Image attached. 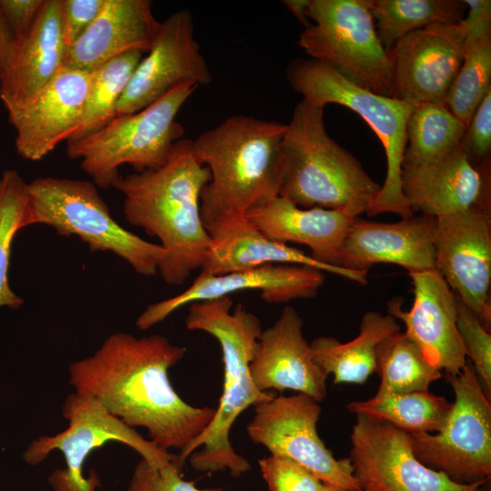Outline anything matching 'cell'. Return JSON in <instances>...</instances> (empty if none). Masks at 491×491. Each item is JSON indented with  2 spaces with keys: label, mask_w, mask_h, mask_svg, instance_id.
<instances>
[{
  "label": "cell",
  "mask_w": 491,
  "mask_h": 491,
  "mask_svg": "<svg viewBox=\"0 0 491 491\" xmlns=\"http://www.w3.org/2000/svg\"><path fill=\"white\" fill-rule=\"evenodd\" d=\"M464 3L468 7L466 16L462 19L466 32L491 28L490 0H464Z\"/></svg>",
  "instance_id": "obj_41"
},
{
  "label": "cell",
  "mask_w": 491,
  "mask_h": 491,
  "mask_svg": "<svg viewBox=\"0 0 491 491\" xmlns=\"http://www.w3.org/2000/svg\"><path fill=\"white\" fill-rule=\"evenodd\" d=\"M269 491H320L323 484L296 462L270 455L258 461Z\"/></svg>",
  "instance_id": "obj_36"
},
{
  "label": "cell",
  "mask_w": 491,
  "mask_h": 491,
  "mask_svg": "<svg viewBox=\"0 0 491 491\" xmlns=\"http://www.w3.org/2000/svg\"><path fill=\"white\" fill-rule=\"evenodd\" d=\"M323 112L305 100L296 105L281 143L279 195L303 208L339 209L357 217L381 185L328 135Z\"/></svg>",
  "instance_id": "obj_5"
},
{
  "label": "cell",
  "mask_w": 491,
  "mask_h": 491,
  "mask_svg": "<svg viewBox=\"0 0 491 491\" xmlns=\"http://www.w3.org/2000/svg\"><path fill=\"white\" fill-rule=\"evenodd\" d=\"M325 279V272L317 268L287 264H270L221 275L201 271L182 293L149 305L137 317L135 326L146 330L184 306L226 297L239 291H260L261 299L268 304L309 299L316 296Z\"/></svg>",
  "instance_id": "obj_17"
},
{
  "label": "cell",
  "mask_w": 491,
  "mask_h": 491,
  "mask_svg": "<svg viewBox=\"0 0 491 491\" xmlns=\"http://www.w3.org/2000/svg\"><path fill=\"white\" fill-rule=\"evenodd\" d=\"M414 300L405 311L400 298L387 303V313L401 320L405 333L428 362L447 375L466 365V354L456 326V297L436 268L410 272Z\"/></svg>",
  "instance_id": "obj_18"
},
{
  "label": "cell",
  "mask_w": 491,
  "mask_h": 491,
  "mask_svg": "<svg viewBox=\"0 0 491 491\" xmlns=\"http://www.w3.org/2000/svg\"><path fill=\"white\" fill-rule=\"evenodd\" d=\"M466 30L456 24H433L411 32L386 51L393 97L411 105H446L463 62Z\"/></svg>",
  "instance_id": "obj_16"
},
{
  "label": "cell",
  "mask_w": 491,
  "mask_h": 491,
  "mask_svg": "<svg viewBox=\"0 0 491 491\" xmlns=\"http://www.w3.org/2000/svg\"><path fill=\"white\" fill-rule=\"evenodd\" d=\"M30 225L28 184L16 170L0 177V307L18 309L24 303L8 283L12 242L15 234Z\"/></svg>",
  "instance_id": "obj_34"
},
{
  "label": "cell",
  "mask_w": 491,
  "mask_h": 491,
  "mask_svg": "<svg viewBox=\"0 0 491 491\" xmlns=\"http://www.w3.org/2000/svg\"><path fill=\"white\" fill-rule=\"evenodd\" d=\"M348 457L362 491H479L485 482L461 484L416 456L412 439L392 424L356 414Z\"/></svg>",
  "instance_id": "obj_13"
},
{
  "label": "cell",
  "mask_w": 491,
  "mask_h": 491,
  "mask_svg": "<svg viewBox=\"0 0 491 491\" xmlns=\"http://www.w3.org/2000/svg\"><path fill=\"white\" fill-rule=\"evenodd\" d=\"M376 372L381 377L378 394L426 392L441 377V371L432 366L419 346L401 331L378 345Z\"/></svg>",
  "instance_id": "obj_31"
},
{
  "label": "cell",
  "mask_w": 491,
  "mask_h": 491,
  "mask_svg": "<svg viewBox=\"0 0 491 491\" xmlns=\"http://www.w3.org/2000/svg\"><path fill=\"white\" fill-rule=\"evenodd\" d=\"M401 186L413 213L438 217L490 208V167H475L462 147L435 163L402 166Z\"/></svg>",
  "instance_id": "obj_23"
},
{
  "label": "cell",
  "mask_w": 491,
  "mask_h": 491,
  "mask_svg": "<svg viewBox=\"0 0 491 491\" xmlns=\"http://www.w3.org/2000/svg\"><path fill=\"white\" fill-rule=\"evenodd\" d=\"M197 87L179 85L136 113L116 115L96 132L66 142L67 155L79 160L101 188L113 185L121 165H129L136 173L161 166L184 135L175 116Z\"/></svg>",
  "instance_id": "obj_7"
},
{
  "label": "cell",
  "mask_w": 491,
  "mask_h": 491,
  "mask_svg": "<svg viewBox=\"0 0 491 491\" xmlns=\"http://www.w3.org/2000/svg\"><path fill=\"white\" fill-rule=\"evenodd\" d=\"M16 43L15 34L0 6V77L15 52Z\"/></svg>",
  "instance_id": "obj_42"
},
{
  "label": "cell",
  "mask_w": 491,
  "mask_h": 491,
  "mask_svg": "<svg viewBox=\"0 0 491 491\" xmlns=\"http://www.w3.org/2000/svg\"><path fill=\"white\" fill-rule=\"evenodd\" d=\"M159 25L152 1L105 0L96 18L67 49L64 66L90 73L125 53H148Z\"/></svg>",
  "instance_id": "obj_25"
},
{
  "label": "cell",
  "mask_w": 491,
  "mask_h": 491,
  "mask_svg": "<svg viewBox=\"0 0 491 491\" xmlns=\"http://www.w3.org/2000/svg\"><path fill=\"white\" fill-rule=\"evenodd\" d=\"M491 90V28L466 32L463 62L448 91L446 105L467 128Z\"/></svg>",
  "instance_id": "obj_32"
},
{
  "label": "cell",
  "mask_w": 491,
  "mask_h": 491,
  "mask_svg": "<svg viewBox=\"0 0 491 491\" xmlns=\"http://www.w3.org/2000/svg\"><path fill=\"white\" fill-rule=\"evenodd\" d=\"M435 268L489 330L491 323L490 208L473 206L436 217Z\"/></svg>",
  "instance_id": "obj_14"
},
{
  "label": "cell",
  "mask_w": 491,
  "mask_h": 491,
  "mask_svg": "<svg viewBox=\"0 0 491 491\" xmlns=\"http://www.w3.org/2000/svg\"><path fill=\"white\" fill-rule=\"evenodd\" d=\"M286 77L303 100L323 108L334 103L355 111L380 139L386 156V175L366 215L394 213L401 218L412 216L414 213L402 192L401 169L406 147V125L414 105L364 89L329 64L314 58L291 62Z\"/></svg>",
  "instance_id": "obj_6"
},
{
  "label": "cell",
  "mask_w": 491,
  "mask_h": 491,
  "mask_svg": "<svg viewBox=\"0 0 491 491\" xmlns=\"http://www.w3.org/2000/svg\"><path fill=\"white\" fill-rule=\"evenodd\" d=\"M302 327L297 311L286 306L277 320L262 331L249 372L259 391L289 389L320 403L326 395L328 376L315 362Z\"/></svg>",
  "instance_id": "obj_19"
},
{
  "label": "cell",
  "mask_w": 491,
  "mask_h": 491,
  "mask_svg": "<svg viewBox=\"0 0 491 491\" xmlns=\"http://www.w3.org/2000/svg\"><path fill=\"white\" fill-rule=\"evenodd\" d=\"M182 466L177 455L166 466L156 468L145 460L136 465L126 491H221L222 489H199L193 481L182 476Z\"/></svg>",
  "instance_id": "obj_37"
},
{
  "label": "cell",
  "mask_w": 491,
  "mask_h": 491,
  "mask_svg": "<svg viewBox=\"0 0 491 491\" xmlns=\"http://www.w3.org/2000/svg\"><path fill=\"white\" fill-rule=\"evenodd\" d=\"M462 150L476 168L490 167L491 90L483 98L466 130Z\"/></svg>",
  "instance_id": "obj_38"
},
{
  "label": "cell",
  "mask_w": 491,
  "mask_h": 491,
  "mask_svg": "<svg viewBox=\"0 0 491 491\" xmlns=\"http://www.w3.org/2000/svg\"><path fill=\"white\" fill-rule=\"evenodd\" d=\"M455 401L442 427L410 434L417 459L461 484L486 482L491 475V405L476 371L466 365L446 374Z\"/></svg>",
  "instance_id": "obj_11"
},
{
  "label": "cell",
  "mask_w": 491,
  "mask_h": 491,
  "mask_svg": "<svg viewBox=\"0 0 491 491\" xmlns=\"http://www.w3.org/2000/svg\"><path fill=\"white\" fill-rule=\"evenodd\" d=\"M142 58L141 52H128L90 72L82 123L67 142L96 132L115 117L116 104Z\"/></svg>",
  "instance_id": "obj_33"
},
{
  "label": "cell",
  "mask_w": 491,
  "mask_h": 491,
  "mask_svg": "<svg viewBox=\"0 0 491 491\" xmlns=\"http://www.w3.org/2000/svg\"><path fill=\"white\" fill-rule=\"evenodd\" d=\"M456 295V294H455ZM456 297V326L474 370L481 377L488 395L491 391V335L480 320Z\"/></svg>",
  "instance_id": "obj_35"
},
{
  "label": "cell",
  "mask_w": 491,
  "mask_h": 491,
  "mask_svg": "<svg viewBox=\"0 0 491 491\" xmlns=\"http://www.w3.org/2000/svg\"><path fill=\"white\" fill-rule=\"evenodd\" d=\"M398 331L400 326L395 317L368 311L353 340L341 343L334 337L321 336L309 346L315 362L327 376H334V384L362 385L376 372L378 345Z\"/></svg>",
  "instance_id": "obj_27"
},
{
  "label": "cell",
  "mask_w": 491,
  "mask_h": 491,
  "mask_svg": "<svg viewBox=\"0 0 491 491\" xmlns=\"http://www.w3.org/2000/svg\"><path fill=\"white\" fill-rule=\"evenodd\" d=\"M466 130L446 105L426 102L414 105L406 125L402 166L428 165L448 156L461 147Z\"/></svg>",
  "instance_id": "obj_28"
},
{
  "label": "cell",
  "mask_w": 491,
  "mask_h": 491,
  "mask_svg": "<svg viewBox=\"0 0 491 491\" xmlns=\"http://www.w3.org/2000/svg\"><path fill=\"white\" fill-rule=\"evenodd\" d=\"M298 45L311 58L329 64L355 85L393 97L386 50L376 30L368 0H310Z\"/></svg>",
  "instance_id": "obj_9"
},
{
  "label": "cell",
  "mask_w": 491,
  "mask_h": 491,
  "mask_svg": "<svg viewBox=\"0 0 491 491\" xmlns=\"http://www.w3.org/2000/svg\"><path fill=\"white\" fill-rule=\"evenodd\" d=\"M233 300L223 297L189 305L185 326L205 332L219 343L224 364L223 393L209 426L177 455L183 466L189 458L200 472L229 470L234 477L246 473L251 465L233 448L229 435L235 419L251 406L273 398L272 391H259L254 385L249 366L256 351L262 326L259 318L242 304L231 311Z\"/></svg>",
  "instance_id": "obj_4"
},
{
  "label": "cell",
  "mask_w": 491,
  "mask_h": 491,
  "mask_svg": "<svg viewBox=\"0 0 491 491\" xmlns=\"http://www.w3.org/2000/svg\"><path fill=\"white\" fill-rule=\"evenodd\" d=\"M452 403L428 391L376 393L364 401H354L346 408L386 421L409 434L436 433L444 425Z\"/></svg>",
  "instance_id": "obj_29"
},
{
  "label": "cell",
  "mask_w": 491,
  "mask_h": 491,
  "mask_svg": "<svg viewBox=\"0 0 491 491\" xmlns=\"http://www.w3.org/2000/svg\"><path fill=\"white\" fill-rule=\"evenodd\" d=\"M320 491H349V490H346L338 486L327 485V484H323V486Z\"/></svg>",
  "instance_id": "obj_44"
},
{
  "label": "cell",
  "mask_w": 491,
  "mask_h": 491,
  "mask_svg": "<svg viewBox=\"0 0 491 491\" xmlns=\"http://www.w3.org/2000/svg\"><path fill=\"white\" fill-rule=\"evenodd\" d=\"M62 412L68 421L67 428L54 436L37 437L23 453L25 462L30 466L41 463L53 450L64 454L66 466L53 471L48 476L55 491H95L100 486L98 475L92 471L85 477L83 466L89 454L106 442L116 441L130 446L156 468L166 466L176 456L144 438L92 396L70 394Z\"/></svg>",
  "instance_id": "obj_10"
},
{
  "label": "cell",
  "mask_w": 491,
  "mask_h": 491,
  "mask_svg": "<svg viewBox=\"0 0 491 491\" xmlns=\"http://www.w3.org/2000/svg\"><path fill=\"white\" fill-rule=\"evenodd\" d=\"M246 216L272 240L306 246L312 257L334 266H339L343 242L356 218L339 209L303 208L280 195Z\"/></svg>",
  "instance_id": "obj_26"
},
{
  "label": "cell",
  "mask_w": 491,
  "mask_h": 491,
  "mask_svg": "<svg viewBox=\"0 0 491 491\" xmlns=\"http://www.w3.org/2000/svg\"><path fill=\"white\" fill-rule=\"evenodd\" d=\"M210 172L192 151V140L177 141L166 162L155 169L119 175L113 187L124 195V214L132 225L156 236L167 253L158 270L169 285H182L202 268L210 236L200 214V195Z\"/></svg>",
  "instance_id": "obj_2"
},
{
  "label": "cell",
  "mask_w": 491,
  "mask_h": 491,
  "mask_svg": "<svg viewBox=\"0 0 491 491\" xmlns=\"http://www.w3.org/2000/svg\"><path fill=\"white\" fill-rule=\"evenodd\" d=\"M436 217L414 215L396 223L356 217L342 245L339 266L367 272L379 263L398 265L410 272L435 268Z\"/></svg>",
  "instance_id": "obj_21"
},
{
  "label": "cell",
  "mask_w": 491,
  "mask_h": 491,
  "mask_svg": "<svg viewBox=\"0 0 491 491\" xmlns=\"http://www.w3.org/2000/svg\"><path fill=\"white\" fill-rule=\"evenodd\" d=\"M286 125L235 115L192 140V151L210 179L200 195L206 231L279 195L281 143Z\"/></svg>",
  "instance_id": "obj_3"
},
{
  "label": "cell",
  "mask_w": 491,
  "mask_h": 491,
  "mask_svg": "<svg viewBox=\"0 0 491 491\" xmlns=\"http://www.w3.org/2000/svg\"><path fill=\"white\" fill-rule=\"evenodd\" d=\"M185 353L164 336L137 338L116 332L92 356L69 366V383L75 393L94 397L130 427L145 428L161 449L181 452L209 426L216 411L187 404L173 388L168 370Z\"/></svg>",
  "instance_id": "obj_1"
},
{
  "label": "cell",
  "mask_w": 491,
  "mask_h": 491,
  "mask_svg": "<svg viewBox=\"0 0 491 491\" xmlns=\"http://www.w3.org/2000/svg\"><path fill=\"white\" fill-rule=\"evenodd\" d=\"M61 0H45L29 34L16 43L0 77V100L12 116L31 104L64 67Z\"/></svg>",
  "instance_id": "obj_22"
},
{
  "label": "cell",
  "mask_w": 491,
  "mask_h": 491,
  "mask_svg": "<svg viewBox=\"0 0 491 491\" xmlns=\"http://www.w3.org/2000/svg\"><path fill=\"white\" fill-rule=\"evenodd\" d=\"M105 0H61L64 42L68 49L101 12Z\"/></svg>",
  "instance_id": "obj_39"
},
{
  "label": "cell",
  "mask_w": 491,
  "mask_h": 491,
  "mask_svg": "<svg viewBox=\"0 0 491 491\" xmlns=\"http://www.w3.org/2000/svg\"><path fill=\"white\" fill-rule=\"evenodd\" d=\"M210 248L201 271L221 275L270 264L307 266L360 285L367 273L329 266L302 250L267 237L246 215L225 218L207 230Z\"/></svg>",
  "instance_id": "obj_24"
},
{
  "label": "cell",
  "mask_w": 491,
  "mask_h": 491,
  "mask_svg": "<svg viewBox=\"0 0 491 491\" xmlns=\"http://www.w3.org/2000/svg\"><path fill=\"white\" fill-rule=\"evenodd\" d=\"M377 36L388 51L407 34L433 24H456L466 8L457 0H368Z\"/></svg>",
  "instance_id": "obj_30"
},
{
  "label": "cell",
  "mask_w": 491,
  "mask_h": 491,
  "mask_svg": "<svg viewBox=\"0 0 491 491\" xmlns=\"http://www.w3.org/2000/svg\"><path fill=\"white\" fill-rule=\"evenodd\" d=\"M211 82V72L195 38L192 15L185 9L175 11L160 22L151 49L116 104V115L136 113L179 85Z\"/></svg>",
  "instance_id": "obj_15"
},
{
  "label": "cell",
  "mask_w": 491,
  "mask_h": 491,
  "mask_svg": "<svg viewBox=\"0 0 491 491\" xmlns=\"http://www.w3.org/2000/svg\"><path fill=\"white\" fill-rule=\"evenodd\" d=\"M310 0H284L282 3L286 9L302 24L306 28L311 25L307 16V8Z\"/></svg>",
  "instance_id": "obj_43"
},
{
  "label": "cell",
  "mask_w": 491,
  "mask_h": 491,
  "mask_svg": "<svg viewBox=\"0 0 491 491\" xmlns=\"http://www.w3.org/2000/svg\"><path fill=\"white\" fill-rule=\"evenodd\" d=\"M30 225H45L61 235H76L91 252H111L139 275L155 276L167 259L162 246L122 227L95 184L80 179L38 177L28 184Z\"/></svg>",
  "instance_id": "obj_8"
},
{
  "label": "cell",
  "mask_w": 491,
  "mask_h": 491,
  "mask_svg": "<svg viewBox=\"0 0 491 491\" xmlns=\"http://www.w3.org/2000/svg\"><path fill=\"white\" fill-rule=\"evenodd\" d=\"M89 78L88 72L64 66L31 104L8 116L21 157L41 160L72 137L82 123Z\"/></svg>",
  "instance_id": "obj_20"
},
{
  "label": "cell",
  "mask_w": 491,
  "mask_h": 491,
  "mask_svg": "<svg viewBox=\"0 0 491 491\" xmlns=\"http://www.w3.org/2000/svg\"><path fill=\"white\" fill-rule=\"evenodd\" d=\"M44 3L45 0H0V6L17 42L29 34Z\"/></svg>",
  "instance_id": "obj_40"
},
{
  "label": "cell",
  "mask_w": 491,
  "mask_h": 491,
  "mask_svg": "<svg viewBox=\"0 0 491 491\" xmlns=\"http://www.w3.org/2000/svg\"><path fill=\"white\" fill-rule=\"evenodd\" d=\"M319 402L297 393L279 396L255 406L246 426L248 437L272 456L301 465L322 483L349 491H362L347 458L336 459L320 438L316 424Z\"/></svg>",
  "instance_id": "obj_12"
}]
</instances>
